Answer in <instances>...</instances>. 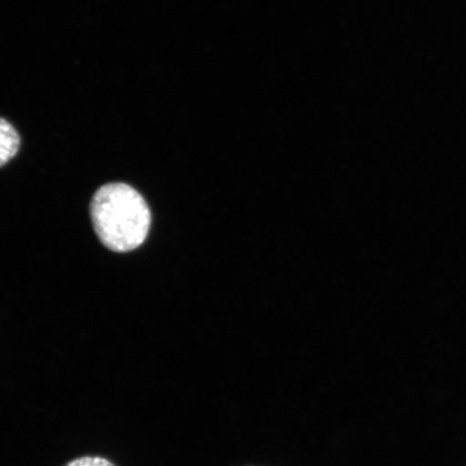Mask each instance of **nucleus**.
<instances>
[{
	"instance_id": "obj_1",
	"label": "nucleus",
	"mask_w": 466,
	"mask_h": 466,
	"mask_svg": "<svg viewBox=\"0 0 466 466\" xmlns=\"http://www.w3.org/2000/svg\"><path fill=\"white\" fill-rule=\"evenodd\" d=\"M90 214L97 238L113 252H131L147 238L150 209L144 197L130 185L102 186L92 198Z\"/></svg>"
},
{
	"instance_id": "obj_2",
	"label": "nucleus",
	"mask_w": 466,
	"mask_h": 466,
	"mask_svg": "<svg viewBox=\"0 0 466 466\" xmlns=\"http://www.w3.org/2000/svg\"><path fill=\"white\" fill-rule=\"evenodd\" d=\"M19 133L9 121L0 118V167L7 165L19 151Z\"/></svg>"
},
{
	"instance_id": "obj_3",
	"label": "nucleus",
	"mask_w": 466,
	"mask_h": 466,
	"mask_svg": "<svg viewBox=\"0 0 466 466\" xmlns=\"http://www.w3.org/2000/svg\"><path fill=\"white\" fill-rule=\"evenodd\" d=\"M64 466H116L109 460L103 457L86 456L73 460Z\"/></svg>"
}]
</instances>
